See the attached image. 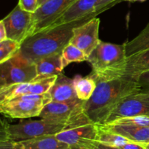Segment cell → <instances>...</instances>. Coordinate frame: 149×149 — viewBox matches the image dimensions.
I'll return each mask as SVG.
<instances>
[{
    "label": "cell",
    "mask_w": 149,
    "mask_h": 149,
    "mask_svg": "<svg viewBox=\"0 0 149 149\" xmlns=\"http://www.w3.org/2000/svg\"><path fill=\"white\" fill-rule=\"evenodd\" d=\"M70 149H71V148H70Z\"/></svg>",
    "instance_id": "35"
},
{
    "label": "cell",
    "mask_w": 149,
    "mask_h": 149,
    "mask_svg": "<svg viewBox=\"0 0 149 149\" xmlns=\"http://www.w3.org/2000/svg\"><path fill=\"white\" fill-rule=\"evenodd\" d=\"M21 149H70L66 143L58 140L55 135H45L21 141Z\"/></svg>",
    "instance_id": "17"
},
{
    "label": "cell",
    "mask_w": 149,
    "mask_h": 149,
    "mask_svg": "<svg viewBox=\"0 0 149 149\" xmlns=\"http://www.w3.org/2000/svg\"><path fill=\"white\" fill-rule=\"evenodd\" d=\"M37 76L35 63L26 58L20 51L0 64V88L17 83H30Z\"/></svg>",
    "instance_id": "6"
},
{
    "label": "cell",
    "mask_w": 149,
    "mask_h": 149,
    "mask_svg": "<svg viewBox=\"0 0 149 149\" xmlns=\"http://www.w3.org/2000/svg\"><path fill=\"white\" fill-rule=\"evenodd\" d=\"M111 123L127 124L138 126V127H149V116H135L130 117V118H121V119H119Z\"/></svg>",
    "instance_id": "24"
},
{
    "label": "cell",
    "mask_w": 149,
    "mask_h": 149,
    "mask_svg": "<svg viewBox=\"0 0 149 149\" xmlns=\"http://www.w3.org/2000/svg\"><path fill=\"white\" fill-rule=\"evenodd\" d=\"M97 1L98 0H77L52 24V26L70 23L88 15H94L96 17L93 13V10Z\"/></svg>",
    "instance_id": "14"
},
{
    "label": "cell",
    "mask_w": 149,
    "mask_h": 149,
    "mask_svg": "<svg viewBox=\"0 0 149 149\" xmlns=\"http://www.w3.org/2000/svg\"><path fill=\"white\" fill-rule=\"evenodd\" d=\"M84 101L71 102H51L45 105L39 117L53 122L65 124L71 129L92 123L84 112Z\"/></svg>",
    "instance_id": "4"
},
{
    "label": "cell",
    "mask_w": 149,
    "mask_h": 149,
    "mask_svg": "<svg viewBox=\"0 0 149 149\" xmlns=\"http://www.w3.org/2000/svg\"><path fill=\"white\" fill-rule=\"evenodd\" d=\"M73 79L77 98L81 101L90 99L96 89V82L93 76L91 74L86 77L76 75Z\"/></svg>",
    "instance_id": "19"
},
{
    "label": "cell",
    "mask_w": 149,
    "mask_h": 149,
    "mask_svg": "<svg viewBox=\"0 0 149 149\" xmlns=\"http://www.w3.org/2000/svg\"><path fill=\"white\" fill-rule=\"evenodd\" d=\"M95 16L88 15L70 23L56 25L28 37L21 44V53L33 63L54 54L62 53L70 43L73 30Z\"/></svg>",
    "instance_id": "2"
},
{
    "label": "cell",
    "mask_w": 149,
    "mask_h": 149,
    "mask_svg": "<svg viewBox=\"0 0 149 149\" xmlns=\"http://www.w3.org/2000/svg\"><path fill=\"white\" fill-rule=\"evenodd\" d=\"M52 102L49 92L43 94H27L0 103V112L10 118L39 116L44 107Z\"/></svg>",
    "instance_id": "5"
},
{
    "label": "cell",
    "mask_w": 149,
    "mask_h": 149,
    "mask_svg": "<svg viewBox=\"0 0 149 149\" xmlns=\"http://www.w3.org/2000/svg\"><path fill=\"white\" fill-rule=\"evenodd\" d=\"M90 74L95 80L96 89L91 98L84 101L83 108L90 121L97 125H103L125 97L141 91L135 76Z\"/></svg>",
    "instance_id": "1"
},
{
    "label": "cell",
    "mask_w": 149,
    "mask_h": 149,
    "mask_svg": "<svg viewBox=\"0 0 149 149\" xmlns=\"http://www.w3.org/2000/svg\"><path fill=\"white\" fill-rule=\"evenodd\" d=\"M135 77L141 88V91L149 93V70L143 72Z\"/></svg>",
    "instance_id": "26"
},
{
    "label": "cell",
    "mask_w": 149,
    "mask_h": 149,
    "mask_svg": "<svg viewBox=\"0 0 149 149\" xmlns=\"http://www.w3.org/2000/svg\"><path fill=\"white\" fill-rule=\"evenodd\" d=\"M130 140L127 139L126 137L121 136L119 134H114V133L110 132V131H105L101 129L99 127V132L97 135V142L101 143L103 144L108 145L116 146V147H120L123 145L125 143H128Z\"/></svg>",
    "instance_id": "22"
},
{
    "label": "cell",
    "mask_w": 149,
    "mask_h": 149,
    "mask_svg": "<svg viewBox=\"0 0 149 149\" xmlns=\"http://www.w3.org/2000/svg\"><path fill=\"white\" fill-rule=\"evenodd\" d=\"M149 70V49L128 57L123 74L137 76Z\"/></svg>",
    "instance_id": "18"
},
{
    "label": "cell",
    "mask_w": 149,
    "mask_h": 149,
    "mask_svg": "<svg viewBox=\"0 0 149 149\" xmlns=\"http://www.w3.org/2000/svg\"><path fill=\"white\" fill-rule=\"evenodd\" d=\"M99 126L93 123L64 130L55 134L58 140L68 145L71 149H93L97 141Z\"/></svg>",
    "instance_id": "10"
},
{
    "label": "cell",
    "mask_w": 149,
    "mask_h": 149,
    "mask_svg": "<svg viewBox=\"0 0 149 149\" xmlns=\"http://www.w3.org/2000/svg\"><path fill=\"white\" fill-rule=\"evenodd\" d=\"M119 148L122 149H146V145L132 141L128 142V143H125V145Z\"/></svg>",
    "instance_id": "29"
},
{
    "label": "cell",
    "mask_w": 149,
    "mask_h": 149,
    "mask_svg": "<svg viewBox=\"0 0 149 149\" xmlns=\"http://www.w3.org/2000/svg\"><path fill=\"white\" fill-rule=\"evenodd\" d=\"M21 143L11 139L0 140V149H21Z\"/></svg>",
    "instance_id": "28"
},
{
    "label": "cell",
    "mask_w": 149,
    "mask_h": 149,
    "mask_svg": "<svg viewBox=\"0 0 149 149\" xmlns=\"http://www.w3.org/2000/svg\"><path fill=\"white\" fill-rule=\"evenodd\" d=\"M1 21L5 26L7 39L22 44L33 35L34 30L33 13L23 10L18 4Z\"/></svg>",
    "instance_id": "8"
},
{
    "label": "cell",
    "mask_w": 149,
    "mask_h": 149,
    "mask_svg": "<svg viewBox=\"0 0 149 149\" xmlns=\"http://www.w3.org/2000/svg\"><path fill=\"white\" fill-rule=\"evenodd\" d=\"M121 1H123V0H98L93 10V13L97 16Z\"/></svg>",
    "instance_id": "25"
},
{
    "label": "cell",
    "mask_w": 149,
    "mask_h": 149,
    "mask_svg": "<svg viewBox=\"0 0 149 149\" xmlns=\"http://www.w3.org/2000/svg\"><path fill=\"white\" fill-rule=\"evenodd\" d=\"M135 116H149V93L139 91L125 97L112 111L104 124Z\"/></svg>",
    "instance_id": "9"
},
{
    "label": "cell",
    "mask_w": 149,
    "mask_h": 149,
    "mask_svg": "<svg viewBox=\"0 0 149 149\" xmlns=\"http://www.w3.org/2000/svg\"><path fill=\"white\" fill-rule=\"evenodd\" d=\"M93 149H122L119 147H116V146L112 145H108L103 144L101 143L96 141L94 145H93Z\"/></svg>",
    "instance_id": "30"
},
{
    "label": "cell",
    "mask_w": 149,
    "mask_h": 149,
    "mask_svg": "<svg viewBox=\"0 0 149 149\" xmlns=\"http://www.w3.org/2000/svg\"><path fill=\"white\" fill-rule=\"evenodd\" d=\"M49 92L52 102H71L79 100L74 89V79L69 78L62 73L58 74Z\"/></svg>",
    "instance_id": "15"
},
{
    "label": "cell",
    "mask_w": 149,
    "mask_h": 149,
    "mask_svg": "<svg viewBox=\"0 0 149 149\" xmlns=\"http://www.w3.org/2000/svg\"><path fill=\"white\" fill-rule=\"evenodd\" d=\"M146 0H123V1H129V2H135V1H140V2H143Z\"/></svg>",
    "instance_id": "32"
},
{
    "label": "cell",
    "mask_w": 149,
    "mask_h": 149,
    "mask_svg": "<svg viewBox=\"0 0 149 149\" xmlns=\"http://www.w3.org/2000/svg\"><path fill=\"white\" fill-rule=\"evenodd\" d=\"M77 0H47L33 13L34 30L38 33L49 28Z\"/></svg>",
    "instance_id": "11"
},
{
    "label": "cell",
    "mask_w": 149,
    "mask_h": 149,
    "mask_svg": "<svg viewBox=\"0 0 149 149\" xmlns=\"http://www.w3.org/2000/svg\"><path fill=\"white\" fill-rule=\"evenodd\" d=\"M87 60V57L84 53L72 44H68L62 51V64L63 69L71 63L81 62Z\"/></svg>",
    "instance_id": "21"
},
{
    "label": "cell",
    "mask_w": 149,
    "mask_h": 149,
    "mask_svg": "<svg viewBox=\"0 0 149 149\" xmlns=\"http://www.w3.org/2000/svg\"><path fill=\"white\" fill-rule=\"evenodd\" d=\"M98 126L101 129L123 136L130 141L144 145L149 143V127L119 123H111Z\"/></svg>",
    "instance_id": "13"
},
{
    "label": "cell",
    "mask_w": 149,
    "mask_h": 149,
    "mask_svg": "<svg viewBox=\"0 0 149 149\" xmlns=\"http://www.w3.org/2000/svg\"><path fill=\"white\" fill-rule=\"evenodd\" d=\"M127 57L149 49V23L132 40L125 42Z\"/></svg>",
    "instance_id": "20"
},
{
    "label": "cell",
    "mask_w": 149,
    "mask_h": 149,
    "mask_svg": "<svg viewBox=\"0 0 149 149\" xmlns=\"http://www.w3.org/2000/svg\"><path fill=\"white\" fill-rule=\"evenodd\" d=\"M46 1L47 0H39V1H38V5H39V7L42 5V4H43V3H45Z\"/></svg>",
    "instance_id": "33"
},
{
    "label": "cell",
    "mask_w": 149,
    "mask_h": 149,
    "mask_svg": "<svg viewBox=\"0 0 149 149\" xmlns=\"http://www.w3.org/2000/svg\"><path fill=\"white\" fill-rule=\"evenodd\" d=\"M146 148L149 149V143H148L146 145Z\"/></svg>",
    "instance_id": "34"
},
{
    "label": "cell",
    "mask_w": 149,
    "mask_h": 149,
    "mask_svg": "<svg viewBox=\"0 0 149 149\" xmlns=\"http://www.w3.org/2000/svg\"><path fill=\"white\" fill-rule=\"evenodd\" d=\"M21 44L10 39L0 42V64L7 61L20 50Z\"/></svg>",
    "instance_id": "23"
},
{
    "label": "cell",
    "mask_w": 149,
    "mask_h": 149,
    "mask_svg": "<svg viewBox=\"0 0 149 149\" xmlns=\"http://www.w3.org/2000/svg\"><path fill=\"white\" fill-rule=\"evenodd\" d=\"M100 23V18L95 17L75 27L73 30L74 34L70 41V44L79 48L87 58L100 41L99 39Z\"/></svg>",
    "instance_id": "12"
},
{
    "label": "cell",
    "mask_w": 149,
    "mask_h": 149,
    "mask_svg": "<svg viewBox=\"0 0 149 149\" xmlns=\"http://www.w3.org/2000/svg\"><path fill=\"white\" fill-rule=\"evenodd\" d=\"M71 129L65 124L46 119L39 121H20L7 127L9 138L17 142L25 141L45 135H55L64 130Z\"/></svg>",
    "instance_id": "7"
},
{
    "label": "cell",
    "mask_w": 149,
    "mask_h": 149,
    "mask_svg": "<svg viewBox=\"0 0 149 149\" xmlns=\"http://www.w3.org/2000/svg\"><path fill=\"white\" fill-rule=\"evenodd\" d=\"M37 76L34 80H42L61 74L63 70L62 53L54 54L42 58L35 63Z\"/></svg>",
    "instance_id": "16"
},
{
    "label": "cell",
    "mask_w": 149,
    "mask_h": 149,
    "mask_svg": "<svg viewBox=\"0 0 149 149\" xmlns=\"http://www.w3.org/2000/svg\"><path fill=\"white\" fill-rule=\"evenodd\" d=\"M39 0H19L18 4L23 10L31 13H34L39 7Z\"/></svg>",
    "instance_id": "27"
},
{
    "label": "cell",
    "mask_w": 149,
    "mask_h": 149,
    "mask_svg": "<svg viewBox=\"0 0 149 149\" xmlns=\"http://www.w3.org/2000/svg\"><path fill=\"white\" fill-rule=\"evenodd\" d=\"M127 57L125 44L100 41L87 61L93 67V72L99 75H123Z\"/></svg>",
    "instance_id": "3"
},
{
    "label": "cell",
    "mask_w": 149,
    "mask_h": 149,
    "mask_svg": "<svg viewBox=\"0 0 149 149\" xmlns=\"http://www.w3.org/2000/svg\"><path fill=\"white\" fill-rule=\"evenodd\" d=\"M6 39H7V32H6L5 26H4V23L1 20L0 21V42Z\"/></svg>",
    "instance_id": "31"
}]
</instances>
